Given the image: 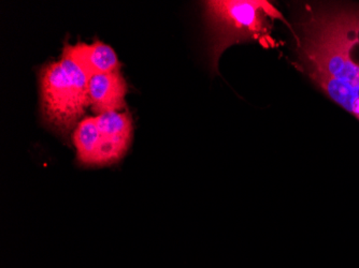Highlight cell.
I'll list each match as a JSON object with an SVG mask.
<instances>
[{
  "mask_svg": "<svg viewBox=\"0 0 359 268\" xmlns=\"http://www.w3.org/2000/svg\"><path fill=\"white\" fill-rule=\"evenodd\" d=\"M295 23L300 70L359 120V7L320 6Z\"/></svg>",
  "mask_w": 359,
  "mask_h": 268,
  "instance_id": "6da1fadb",
  "label": "cell"
},
{
  "mask_svg": "<svg viewBox=\"0 0 359 268\" xmlns=\"http://www.w3.org/2000/svg\"><path fill=\"white\" fill-rule=\"evenodd\" d=\"M203 6L215 71L222 54L233 44L258 41L264 48H274L270 32L276 21L283 22L294 35L292 24L268 0H211Z\"/></svg>",
  "mask_w": 359,
  "mask_h": 268,
  "instance_id": "7a4b0ae2",
  "label": "cell"
},
{
  "mask_svg": "<svg viewBox=\"0 0 359 268\" xmlns=\"http://www.w3.org/2000/svg\"><path fill=\"white\" fill-rule=\"evenodd\" d=\"M90 80L66 48L60 60L44 66L40 72V94L42 113L48 124L62 132L78 126L90 106Z\"/></svg>",
  "mask_w": 359,
  "mask_h": 268,
  "instance_id": "3957f363",
  "label": "cell"
},
{
  "mask_svg": "<svg viewBox=\"0 0 359 268\" xmlns=\"http://www.w3.org/2000/svg\"><path fill=\"white\" fill-rule=\"evenodd\" d=\"M98 128L96 167L118 162L128 150L133 139V122L128 113L109 112L95 116Z\"/></svg>",
  "mask_w": 359,
  "mask_h": 268,
  "instance_id": "277c9868",
  "label": "cell"
},
{
  "mask_svg": "<svg viewBox=\"0 0 359 268\" xmlns=\"http://www.w3.org/2000/svg\"><path fill=\"white\" fill-rule=\"evenodd\" d=\"M88 94L90 106L97 115L120 112L126 106V80L120 71L92 76Z\"/></svg>",
  "mask_w": 359,
  "mask_h": 268,
  "instance_id": "5b68a950",
  "label": "cell"
},
{
  "mask_svg": "<svg viewBox=\"0 0 359 268\" xmlns=\"http://www.w3.org/2000/svg\"><path fill=\"white\" fill-rule=\"evenodd\" d=\"M65 48L90 78L98 74L120 71V62L116 52L104 42L76 43L74 45L66 44Z\"/></svg>",
  "mask_w": 359,
  "mask_h": 268,
  "instance_id": "8992f818",
  "label": "cell"
},
{
  "mask_svg": "<svg viewBox=\"0 0 359 268\" xmlns=\"http://www.w3.org/2000/svg\"><path fill=\"white\" fill-rule=\"evenodd\" d=\"M76 160L86 167H96L98 150V128L95 117H86L79 122L72 134Z\"/></svg>",
  "mask_w": 359,
  "mask_h": 268,
  "instance_id": "52a82bcc",
  "label": "cell"
}]
</instances>
